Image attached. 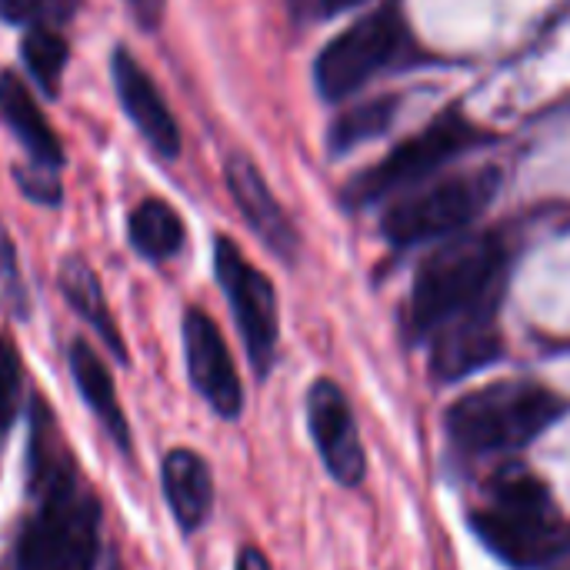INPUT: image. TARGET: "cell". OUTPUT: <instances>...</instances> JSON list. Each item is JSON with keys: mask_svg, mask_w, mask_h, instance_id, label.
I'll use <instances>...</instances> for the list:
<instances>
[{"mask_svg": "<svg viewBox=\"0 0 570 570\" xmlns=\"http://www.w3.org/2000/svg\"><path fill=\"white\" fill-rule=\"evenodd\" d=\"M30 494L33 511L20 528L17 570H97L100 501L83 484L40 397L30 417Z\"/></svg>", "mask_w": 570, "mask_h": 570, "instance_id": "obj_1", "label": "cell"}, {"mask_svg": "<svg viewBox=\"0 0 570 570\" xmlns=\"http://www.w3.org/2000/svg\"><path fill=\"white\" fill-rule=\"evenodd\" d=\"M508 250L494 234H468L441 244L411 287L407 324L417 337H431L448 321L501 301Z\"/></svg>", "mask_w": 570, "mask_h": 570, "instance_id": "obj_2", "label": "cell"}, {"mask_svg": "<svg viewBox=\"0 0 570 570\" xmlns=\"http://www.w3.org/2000/svg\"><path fill=\"white\" fill-rule=\"evenodd\" d=\"M564 414V401L534 381H498L448 407V438L468 458H494L528 448Z\"/></svg>", "mask_w": 570, "mask_h": 570, "instance_id": "obj_3", "label": "cell"}, {"mask_svg": "<svg viewBox=\"0 0 570 570\" xmlns=\"http://www.w3.org/2000/svg\"><path fill=\"white\" fill-rule=\"evenodd\" d=\"M471 524L511 568H544L568 548V524L551 491L528 471L498 474Z\"/></svg>", "mask_w": 570, "mask_h": 570, "instance_id": "obj_4", "label": "cell"}, {"mask_svg": "<svg viewBox=\"0 0 570 570\" xmlns=\"http://www.w3.org/2000/svg\"><path fill=\"white\" fill-rule=\"evenodd\" d=\"M498 184H501L498 170H474V174H458L434 187L414 190L387 210L384 234L397 247L444 240L464 230L494 200Z\"/></svg>", "mask_w": 570, "mask_h": 570, "instance_id": "obj_5", "label": "cell"}, {"mask_svg": "<svg viewBox=\"0 0 570 570\" xmlns=\"http://www.w3.org/2000/svg\"><path fill=\"white\" fill-rule=\"evenodd\" d=\"M407 43L404 17L394 3L377 7L347 30H341L317 57L314 77L327 100H344L357 94L377 70H384Z\"/></svg>", "mask_w": 570, "mask_h": 570, "instance_id": "obj_6", "label": "cell"}, {"mask_svg": "<svg viewBox=\"0 0 570 570\" xmlns=\"http://www.w3.org/2000/svg\"><path fill=\"white\" fill-rule=\"evenodd\" d=\"M484 137L488 134L481 127H474L461 110H448L438 120H431L417 137L394 147L377 167L354 177L351 197L357 204H371V200H381L384 194H394L401 187H414L421 177H428L441 164H448V157L481 144Z\"/></svg>", "mask_w": 570, "mask_h": 570, "instance_id": "obj_7", "label": "cell"}, {"mask_svg": "<svg viewBox=\"0 0 570 570\" xmlns=\"http://www.w3.org/2000/svg\"><path fill=\"white\" fill-rule=\"evenodd\" d=\"M214 267H217V281L230 301L234 321L240 327L247 357H250L254 371L264 377L271 371L274 351H277V297H274V287L240 254V247L230 237H217Z\"/></svg>", "mask_w": 570, "mask_h": 570, "instance_id": "obj_8", "label": "cell"}, {"mask_svg": "<svg viewBox=\"0 0 570 570\" xmlns=\"http://www.w3.org/2000/svg\"><path fill=\"white\" fill-rule=\"evenodd\" d=\"M307 424L327 474L344 488H357L367 474V458L351 404L334 381H314L307 391Z\"/></svg>", "mask_w": 570, "mask_h": 570, "instance_id": "obj_9", "label": "cell"}, {"mask_svg": "<svg viewBox=\"0 0 570 570\" xmlns=\"http://www.w3.org/2000/svg\"><path fill=\"white\" fill-rule=\"evenodd\" d=\"M184 354H187V374H190V384L197 387V394L220 417H227V421L240 417L244 387H240L237 367L230 361L220 327L200 307H190L184 314Z\"/></svg>", "mask_w": 570, "mask_h": 570, "instance_id": "obj_10", "label": "cell"}, {"mask_svg": "<svg viewBox=\"0 0 570 570\" xmlns=\"http://www.w3.org/2000/svg\"><path fill=\"white\" fill-rule=\"evenodd\" d=\"M431 371L438 381H464L501 357L498 301L474 307L431 334Z\"/></svg>", "mask_w": 570, "mask_h": 570, "instance_id": "obj_11", "label": "cell"}, {"mask_svg": "<svg viewBox=\"0 0 570 570\" xmlns=\"http://www.w3.org/2000/svg\"><path fill=\"white\" fill-rule=\"evenodd\" d=\"M114 83H117V97L124 104V114L137 124V130L144 134V140L164 154V157H177L180 154V130L174 114L167 110L160 90L154 87L150 73L127 53L117 50L114 53Z\"/></svg>", "mask_w": 570, "mask_h": 570, "instance_id": "obj_12", "label": "cell"}, {"mask_svg": "<svg viewBox=\"0 0 570 570\" xmlns=\"http://www.w3.org/2000/svg\"><path fill=\"white\" fill-rule=\"evenodd\" d=\"M227 187L234 204L240 207L244 220L250 224V230L284 261H291L297 254V230L291 224V217L284 214V207L277 204V197L271 194L267 180L261 177V170L247 160V157H230L227 160Z\"/></svg>", "mask_w": 570, "mask_h": 570, "instance_id": "obj_13", "label": "cell"}, {"mask_svg": "<svg viewBox=\"0 0 570 570\" xmlns=\"http://www.w3.org/2000/svg\"><path fill=\"white\" fill-rule=\"evenodd\" d=\"M164 498L180 524V531H197L210 518L214 508V478L207 461L197 451L177 448L164 458L160 468Z\"/></svg>", "mask_w": 570, "mask_h": 570, "instance_id": "obj_14", "label": "cell"}, {"mask_svg": "<svg viewBox=\"0 0 570 570\" xmlns=\"http://www.w3.org/2000/svg\"><path fill=\"white\" fill-rule=\"evenodd\" d=\"M70 374H73V384H77L80 397L94 411V417L104 424L110 441L127 454L130 451V424H127V417L120 411L117 387H114V377H110L104 357L87 341L70 344Z\"/></svg>", "mask_w": 570, "mask_h": 570, "instance_id": "obj_15", "label": "cell"}, {"mask_svg": "<svg viewBox=\"0 0 570 570\" xmlns=\"http://www.w3.org/2000/svg\"><path fill=\"white\" fill-rule=\"evenodd\" d=\"M0 114L40 167H60V160H63L60 140H57L53 127L43 120L27 83L17 73L0 77Z\"/></svg>", "mask_w": 570, "mask_h": 570, "instance_id": "obj_16", "label": "cell"}, {"mask_svg": "<svg viewBox=\"0 0 570 570\" xmlns=\"http://www.w3.org/2000/svg\"><path fill=\"white\" fill-rule=\"evenodd\" d=\"M60 291H63V297H67V304L104 337V344L110 347V354L117 357V361H124L127 354H124V341H120V331H117V324H114V317H110V311H107V301H104V291H100V281H97V274L83 264V261H67L63 267H60Z\"/></svg>", "mask_w": 570, "mask_h": 570, "instance_id": "obj_17", "label": "cell"}, {"mask_svg": "<svg viewBox=\"0 0 570 570\" xmlns=\"http://www.w3.org/2000/svg\"><path fill=\"white\" fill-rule=\"evenodd\" d=\"M130 244L147 261H167L184 247V220L164 200H144L130 214Z\"/></svg>", "mask_w": 570, "mask_h": 570, "instance_id": "obj_18", "label": "cell"}, {"mask_svg": "<svg viewBox=\"0 0 570 570\" xmlns=\"http://www.w3.org/2000/svg\"><path fill=\"white\" fill-rule=\"evenodd\" d=\"M394 114H397V97H381V100H367V104L344 110L337 124L331 127V147L344 154V150H354L357 144L381 137L391 127Z\"/></svg>", "mask_w": 570, "mask_h": 570, "instance_id": "obj_19", "label": "cell"}, {"mask_svg": "<svg viewBox=\"0 0 570 570\" xmlns=\"http://www.w3.org/2000/svg\"><path fill=\"white\" fill-rule=\"evenodd\" d=\"M20 53H23V63H27L30 77L47 94H57L60 90V73L67 67V40L53 27H30L23 43H20Z\"/></svg>", "mask_w": 570, "mask_h": 570, "instance_id": "obj_20", "label": "cell"}, {"mask_svg": "<svg viewBox=\"0 0 570 570\" xmlns=\"http://www.w3.org/2000/svg\"><path fill=\"white\" fill-rule=\"evenodd\" d=\"M20 391H23L20 354L10 337H0V441L10 434V428L20 414Z\"/></svg>", "mask_w": 570, "mask_h": 570, "instance_id": "obj_21", "label": "cell"}, {"mask_svg": "<svg viewBox=\"0 0 570 570\" xmlns=\"http://www.w3.org/2000/svg\"><path fill=\"white\" fill-rule=\"evenodd\" d=\"M80 10V0H0V13L13 23L57 27Z\"/></svg>", "mask_w": 570, "mask_h": 570, "instance_id": "obj_22", "label": "cell"}, {"mask_svg": "<svg viewBox=\"0 0 570 570\" xmlns=\"http://www.w3.org/2000/svg\"><path fill=\"white\" fill-rule=\"evenodd\" d=\"M17 180H20V190L40 204H57L60 200V187L57 180L50 177V167L43 174H33V170H17Z\"/></svg>", "mask_w": 570, "mask_h": 570, "instance_id": "obj_23", "label": "cell"}, {"mask_svg": "<svg viewBox=\"0 0 570 570\" xmlns=\"http://www.w3.org/2000/svg\"><path fill=\"white\" fill-rule=\"evenodd\" d=\"M357 3H364V0H291V7L297 10V17H307V20H314V17H334V13H344V10H351Z\"/></svg>", "mask_w": 570, "mask_h": 570, "instance_id": "obj_24", "label": "cell"}, {"mask_svg": "<svg viewBox=\"0 0 570 570\" xmlns=\"http://www.w3.org/2000/svg\"><path fill=\"white\" fill-rule=\"evenodd\" d=\"M130 17L140 23V30H157L167 10V0H124Z\"/></svg>", "mask_w": 570, "mask_h": 570, "instance_id": "obj_25", "label": "cell"}, {"mask_svg": "<svg viewBox=\"0 0 570 570\" xmlns=\"http://www.w3.org/2000/svg\"><path fill=\"white\" fill-rule=\"evenodd\" d=\"M234 570H271V561L264 558V551L257 548H244L240 558H237V568Z\"/></svg>", "mask_w": 570, "mask_h": 570, "instance_id": "obj_26", "label": "cell"}]
</instances>
